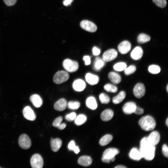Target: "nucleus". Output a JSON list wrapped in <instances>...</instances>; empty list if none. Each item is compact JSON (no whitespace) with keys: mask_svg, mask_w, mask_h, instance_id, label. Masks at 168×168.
I'll use <instances>...</instances> for the list:
<instances>
[{"mask_svg":"<svg viewBox=\"0 0 168 168\" xmlns=\"http://www.w3.org/2000/svg\"><path fill=\"white\" fill-rule=\"evenodd\" d=\"M62 142L58 138L53 139L51 138L50 145L52 150L54 152H57L61 147Z\"/></svg>","mask_w":168,"mask_h":168,"instance_id":"20","label":"nucleus"},{"mask_svg":"<svg viewBox=\"0 0 168 168\" xmlns=\"http://www.w3.org/2000/svg\"><path fill=\"white\" fill-rule=\"evenodd\" d=\"M134 96L137 98L142 97L145 93V88L144 85L142 83H138L134 86L133 89Z\"/></svg>","mask_w":168,"mask_h":168,"instance_id":"10","label":"nucleus"},{"mask_svg":"<svg viewBox=\"0 0 168 168\" xmlns=\"http://www.w3.org/2000/svg\"><path fill=\"white\" fill-rule=\"evenodd\" d=\"M83 59L85 61L86 65H88L90 64L91 62V58L89 56H85L83 58Z\"/></svg>","mask_w":168,"mask_h":168,"instance_id":"44","label":"nucleus"},{"mask_svg":"<svg viewBox=\"0 0 168 168\" xmlns=\"http://www.w3.org/2000/svg\"><path fill=\"white\" fill-rule=\"evenodd\" d=\"M69 78V75L67 72L61 71L55 74L53 77V81L57 84H60L67 81Z\"/></svg>","mask_w":168,"mask_h":168,"instance_id":"5","label":"nucleus"},{"mask_svg":"<svg viewBox=\"0 0 168 168\" xmlns=\"http://www.w3.org/2000/svg\"><path fill=\"white\" fill-rule=\"evenodd\" d=\"M86 86V85L85 82L81 79L76 80L72 84L73 89L77 91H82L84 89Z\"/></svg>","mask_w":168,"mask_h":168,"instance_id":"16","label":"nucleus"},{"mask_svg":"<svg viewBox=\"0 0 168 168\" xmlns=\"http://www.w3.org/2000/svg\"><path fill=\"white\" fill-rule=\"evenodd\" d=\"M30 163L33 168H42L44 164L42 157L38 154H35L32 156L30 159Z\"/></svg>","mask_w":168,"mask_h":168,"instance_id":"6","label":"nucleus"},{"mask_svg":"<svg viewBox=\"0 0 168 168\" xmlns=\"http://www.w3.org/2000/svg\"><path fill=\"white\" fill-rule=\"evenodd\" d=\"M148 70L150 73L153 74H156L160 72L161 69L158 66L152 65L149 67Z\"/></svg>","mask_w":168,"mask_h":168,"instance_id":"33","label":"nucleus"},{"mask_svg":"<svg viewBox=\"0 0 168 168\" xmlns=\"http://www.w3.org/2000/svg\"><path fill=\"white\" fill-rule=\"evenodd\" d=\"M144 110L142 109L139 107L137 106L134 113L140 115L142 114Z\"/></svg>","mask_w":168,"mask_h":168,"instance_id":"43","label":"nucleus"},{"mask_svg":"<svg viewBox=\"0 0 168 168\" xmlns=\"http://www.w3.org/2000/svg\"><path fill=\"white\" fill-rule=\"evenodd\" d=\"M99 99L102 104H108L110 101V98L106 94L102 93L99 96Z\"/></svg>","mask_w":168,"mask_h":168,"instance_id":"35","label":"nucleus"},{"mask_svg":"<svg viewBox=\"0 0 168 168\" xmlns=\"http://www.w3.org/2000/svg\"><path fill=\"white\" fill-rule=\"evenodd\" d=\"M138 124L141 128L146 131L153 130L156 125L154 119L150 115L145 116L141 118L139 121Z\"/></svg>","mask_w":168,"mask_h":168,"instance_id":"2","label":"nucleus"},{"mask_svg":"<svg viewBox=\"0 0 168 168\" xmlns=\"http://www.w3.org/2000/svg\"><path fill=\"white\" fill-rule=\"evenodd\" d=\"M128 155L131 159L136 161H139L142 158L139 150L136 148H133Z\"/></svg>","mask_w":168,"mask_h":168,"instance_id":"19","label":"nucleus"},{"mask_svg":"<svg viewBox=\"0 0 168 168\" xmlns=\"http://www.w3.org/2000/svg\"><path fill=\"white\" fill-rule=\"evenodd\" d=\"M76 117V114L75 112H72L67 114L65 117V119L69 121H72L75 120Z\"/></svg>","mask_w":168,"mask_h":168,"instance_id":"39","label":"nucleus"},{"mask_svg":"<svg viewBox=\"0 0 168 168\" xmlns=\"http://www.w3.org/2000/svg\"><path fill=\"white\" fill-rule=\"evenodd\" d=\"M166 91H167L168 92V85H167V86H166Z\"/></svg>","mask_w":168,"mask_h":168,"instance_id":"50","label":"nucleus"},{"mask_svg":"<svg viewBox=\"0 0 168 168\" xmlns=\"http://www.w3.org/2000/svg\"><path fill=\"white\" fill-rule=\"evenodd\" d=\"M162 152L163 155L166 157H168V148L167 145L164 144L162 147Z\"/></svg>","mask_w":168,"mask_h":168,"instance_id":"42","label":"nucleus"},{"mask_svg":"<svg viewBox=\"0 0 168 168\" xmlns=\"http://www.w3.org/2000/svg\"><path fill=\"white\" fill-rule=\"evenodd\" d=\"M127 65L124 62H119L115 64L113 66L114 69L117 71H122L125 70Z\"/></svg>","mask_w":168,"mask_h":168,"instance_id":"32","label":"nucleus"},{"mask_svg":"<svg viewBox=\"0 0 168 168\" xmlns=\"http://www.w3.org/2000/svg\"><path fill=\"white\" fill-rule=\"evenodd\" d=\"M149 143L151 145L155 146L157 145L160 140V135L158 132L154 131L152 132L147 137Z\"/></svg>","mask_w":168,"mask_h":168,"instance_id":"11","label":"nucleus"},{"mask_svg":"<svg viewBox=\"0 0 168 168\" xmlns=\"http://www.w3.org/2000/svg\"><path fill=\"white\" fill-rule=\"evenodd\" d=\"M150 37L144 34H141L137 38L138 42L140 44L144 43L149 41L150 40Z\"/></svg>","mask_w":168,"mask_h":168,"instance_id":"29","label":"nucleus"},{"mask_svg":"<svg viewBox=\"0 0 168 168\" xmlns=\"http://www.w3.org/2000/svg\"><path fill=\"white\" fill-rule=\"evenodd\" d=\"M68 147L69 150L73 151L76 154H78L80 152L79 147L75 145L73 141H71L68 145Z\"/></svg>","mask_w":168,"mask_h":168,"instance_id":"36","label":"nucleus"},{"mask_svg":"<svg viewBox=\"0 0 168 168\" xmlns=\"http://www.w3.org/2000/svg\"><path fill=\"white\" fill-rule=\"evenodd\" d=\"M93 54L95 56L99 55L100 52V50L97 47H94L92 49Z\"/></svg>","mask_w":168,"mask_h":168,"instance_id":"45","label":"nucleus"},{"mask_svg":"<svg viewBox=\"0 0 168 168\" xmlns=\"http://www.w3.org/2000/svg\"><path fill=\"white\" fill-rule=\"evenodd\" d=\"M30 99L33 105L36 108L40 107L42 105L43 101L42 99L37 94L32 95L30 96Z\"/></svg>","mask_w":168,"mask_h":168,"instance_id":"21","label":"nucleus"},{"mask_svg":"<svg viewBox=\"0 0 168 168\" xmlns=\"http://www.w3.org/2000/svg\"><path fill=\"white\" fill-rule=\"evenodd\" d=\"M114 115V112L110 109H106L102 112L100 117L102 120L105 121H108L112 119Z\"/></svg>","mask_w":168,"mask_h":168,"instance_id":"22","label":"nucleus"},{"mask_svg":"<svg viewBox=\"0 0 168 168\" xmlns=\"http://www.w3.org/2000/svg\"><path fill=\"white\" fill-rule=\"evenodd\" d=\"M125 96V92L122 91L120 92L117 95L113 98V102L116 104H119L124 99Z\"/></svg>","mask_w":168,"mask_h":168,"instance_id":"27","label":"nucleus"},{"mask_svg":"<svg viewBox=\"0 0 168 168\" xmlns=\"http://www.w3.org/2000/svg\"><path fill=\"white\" fill-rule=\"evenodd\" d=\"M136 107V105L134 102H129L124 105L123 110L125 114H130L134 113Z\"/></svg>","mask_w":168,"mask_h":168,"instance_id":"14","label":"nucleus"},{"mask_svg":"<svg viewBox=\"0 0 168 168\" xmlns=\"http://www.w3.org/2000/svg\"><path fill=\"white\" fill-rule=\"evenodd\" d=\"M80 26L84 30L91 32H95L97 29L95 24L88 20L82 21L80 23Z\"/></svg>","mask_w":168,"mask_h":168,"instance_id":"9","label":"nucleus"},{"mask_svg":"<svg viewBox=\"0 0 168 168\" xmlns=\"http://www.w3.org/2000/svg\"><path fill=\"white\" fill-rule=\"evenodd\" d=\"M115 168H126V167L125 166L122 165H119L115 166Z\"/></svg>","mask_w":168,"mask_h":168,"instance_id":"48","label":"nucleus"},{"mask_svg":"<svg viewBox=\"0 0 168 168\" xmlns=\"http://www.w3.org/2000/svg\"><path fill=\"white\" fill-rule=\"evenodd\" d=\"M73 0H64L63 2V4L65 6L69 5L72 2Z\"/></svg>","mask_w":168,"mask_h":168,"instance_id":"46","label":"nucleus"},{"mask_svg":"<svg viewBox=\"0 0 168 168\" xmlns=\"http://www.w3.org/2000/svg\"><path fill=\"white\" fill-rule=\"evenodd\" d=\"M131 43L128 41H124L120 43L118 47L119 52L122 54H125L128 53L131 49Z\"/></svg>","mask_w":168,"mask_h":168,"instance_id":"13","label":"nucleus"},{"mask_svg":"<svg viewBox=\"0 0 168 168\" xmlns=\"http://www.w3.org/2000/svg\"><path fill=\"white\" fill-rule=\"evenodd\" d=\"M85 79L87 82L92 85L96 84L99 81V78L97 76L90 73L86 74Z\"/></svg>","mask_w":168,"mask_h":168,"instance_id":"18","label":"nucleus"},{"mask_svg":"<svg viewBox=\"0 0 168 168\" xmlns=\"http://www.w3.org/2000/svg\"><path fill=\"white\" fill-rule=\"evenodd\" d=\"M136 70L135 66L131 65L124 70V73L125 75H128L134 73Z\"/></svg>","mask_w":168,"mask_h":168,"instance_id":"37","label":"nucleus"},{"mask_svg":"<svg viewBox=\"0 0 168 168\" xmlns=\"http://www.w3.org/2000/svg\"><path fill=\"white\" fill-rule=\"evenodd\" d=\"M18 144L20 146L24 149H29L31 145L30 138L27 135L25 134H22L19 137Z\"/></svg>","mask_w":168,"mask_h":168,"instance_id":"7","label":"nucleus"},{"mask_svg":"<svg viewBox=\"0 0 168 168\" xmlns=\"http://www.w3.org/2000/svg\"><path fill=\"white\" fill-rule=\"evenodd\" d=\"M113 139L112 136L110 134H106L102 137L99 141L100 144L102 146L107 145Z\"/></svg>","mask_w":168,"mask_h":168,"instance_id":"28","label":"nucleus"},{"mask_svg":"<svg viewBox=\"0 0 168 168\" xmlns=\"http://www.w3.org/2000/svg\"><path fill=\"white\" fill-rule=\"evenodd\" d=\"M4 3L8 6H11L14 5L17 0H3Z\"/></svg>","mask_w":168,"mask_h":168,"instance_id":"41","label":"nucleus"},{"mask_svg":"<svg viewBox=\"0 0 168 168\" xmlns=\"http://www.w3.org/2000/svg\"><path fill=\"white\" fill-rule=\"evenodd\" d=\"M155 147L148 142L147 137L143 138L140 142L139 151L142 158L148 161L152 160L155 156Z\"/></svg>","mask_w":168,"mask_h":168,"instance_id":"1","label":"nucleus"},{"mask_svg":"<svg viewBox=\"0 0 168 168\" xmlns=\"http://www.w3.org/2000/svg\"><path fill=\"white\" fill-rule=\"evenodd\" d=\"M80 103L77 101H69L67 104L68 107L72 110H77L80 106Z\"/></svg>","mask_w":168,"mask_h":168,"instance_id":"34","label":"nucleus"},{"mask_svg":"<svg viewBox=\"0 0 168 168\" xmlns=\"http://www.w3.org/2000/svg\"><path fill=\"white\" fill-rule=\"evenodd\" d=\"M108 77L110 80L115 84H118L121 81L120 76L119 74L114 72H110L108 74Z\"/></svg>","mask_w":168,"mask_h":168,"instance_id":"24","label":"nucleus"},{"mask_svg":"<svg viewBox=\"0 0 168 168\" xmlns=\"http://www.w3.org/2000/svg\"><path fill=\"white\" fill-rule=\"evenodd\" d=\"M119 153V151L116 148H110L107 149L103 153L102 161L105 163H110L112 159Z\"/></svg>","mask_w":168,"mask_h":168,"instance_id":"3","label":"nucleus"},{"mask_svg":"<svg viewBox=\"0 0 168 168\" xmlns=\"http://www.w3.org/2000/svg\"><path fill=\"white\" fill-rule=\"evenodd\" d=\"M22 113L24 117L27 120L34 121L36 119V115L30 106L25 107L23 110Z\"/></svg>","mask_w":168,"mask_h":168,"instance_id":"12","label":"nucleus"},{"mask_svg":"<svg viewBox=\"0 0 168 168\" xmlns=\"http://www.w3.org/2000/svg\"><path fill=\"white\" fill-rule=\"evenodd\" d=\"M63 120V118L62 116H59L56 118L53 123V126L57 127L61 124Z\"/></svg>","mask_w":168,"mask_h":168,"instance_id":"40","label":"nucleus"},{"mask_svg":"<svg viewBox=\"0 0 168 168\" xmlns=\"http://www.w3.org/2000/svg\"><path fill=\"white\" fill-rule=\"evenodd\" d=\"M67 101L63 98L58 100L55 103L54 107L55 109L58 111H62L66 109L67 106Z\"/></svg>","mask_w":168,"mask_h":168,"instance_id":"17","label":"nucleus"},{"mask_svg":"<svg viewBox=\"0 0 168 168\" xmlns=\"http://www.w3.org/2000/svg\"><path fill=\"white\" fill-rule=\"evenodd\" d=\"M86 117L84 114H80L76 117L74 123L77 125H80L84 124L86 120Z\"/></svg>","mask_w":168,"mask_h":168,"instance_id":"30","label":"nucleus"},{"mask_svg":"<svg viewBox=\"0 0 168 168\" xmlns=\"http://www.w3.org/2000/svg\"><path fill=\"white\" fill-rule=\"evenodd\" d=\"M63 65L64 68L70 72H76L79 67L77 62L68 59H66L63 61Z\"/></svg>","mask_w":168,"mask_h":168,"instance_id":"4","label":"nucleus"},{"mask_svg":"<svg viewBox=\"0 0 168 168\" xmlns=\"http://www.w3.org/2000/svg\"><path fill=\"white\" fill-rule=\"evenodd\" d=\"M92 162L91 157L87 156H82L80 157L78 160V163L80 165L88 166H90Z\"/></svg>","mask_w":168,"mask_h":168,"instance_id":"23","label":"nucleus"},{"mask_svg":"<svg viewBox=\"0 0 168 168\" xmlns=\"http://www.w3.org/2000/svg\"><path fill=\"white\" fill-rule=\"evenodd\" d=\"M153 2L157 6L161 7H165L166 5V0H152Z\"/></svg>","mask_w":168,"mask_h":168,"instance_id":"38","label":"nucleus"},{"mask_svg":"<svg viewBox=\"0 0 168 168\" xmlns=\"http://www.w3.org/2000/svg\"><path fill=\"white\" fill-rule=\"evenodd\" d=\"M104 61L99 57L96 58L93 64V68L95 71H100L105 65Z\"/></svg>","mask_w":168,"mask_h":168,"instance_id":"25","label":"nucleus"},{"mask_svg":"<svg viewBox=\"0 0 168 168\" xmlns=\"http://www.w3.org/2000/svg\"><path fill=\"white\" fill-rule=\"evenodd\" d=\"M66 127V124L65 123L61 124L57 128L60 130H63Z\"/></svg>","mask_w":168,"mask_h":168,"instance_id":"47","label":"nucleus"},{"mask_svg":"<svg viewBox=\"0 0 168 168\" xmlns=\"http://www.w3.org/2000/svg\"><path fill=\"white\" fill-rule=\"evenodd\" d=\"M143 54V51L140 46L136 47L131 52L130 55L131 58L134 60L140 59Z\"/></svg>","mask_w":168,"mask_h":168,"instance_id":"15","label":"nucleus"},{"mask_svg":"<svg viewBox=\"0 0 168 168\" xmlns=\"http://www.w3.org/2000/svg\"><path fill=\"white\" fill-rule=\"evenodd\" d=\"M117 52L114 49H110L106 51L103 54L102 59L105 62H110L117 57Z\"/></svg>","mask_w":168,"mask_h":168,"instance_id":"8","label":"nucleus"},{"mask_svg":"<svg viewBox=\"0 0 168 168\" xmlns=\"http://www.w3.org/2000/svg\"><path fill=\"white\" fill-rule=\"evenodd\" d=\"M166 124L167 126H168V118L167 119L166 122Z\"/></svg>","mask_w":168,"mask_h":168,"instance_id":"49","label":"nucleus"},{"mask_svg":"<svg viewBox=\"0 0 168 168\" xmlns=\"http://www.w3.org/2000/svg\"><path fill=\"white\" fill-rule=\"evenodd\" d=\"M1 167H0V168H1Z\"/></svg>","mask_w":168,"mask_h":168,"instance_id":"51","label":"nucleus"},{"mask_svg":"<svg viewBox=\"0 0 168 168\" xmlns=\"http://www.w3.org/2000/svg\"><path fill=\"white\" fill-rule=\"evenodd\" d=\"M104 89L107 91L111 93H115L118 90V88L115 85L109 83L105 85Z\"/></svg>","mask_w":168,"mask_h":168,"instance_id":"31","label":"nucleus"},{"mask_svg":"<svg viewBox=\"0 0 168 168\" xmlns=\"http://www.w3.org/2000/svg\"><path fill=\"white\" fill-rule=\"evenodd\" d=\"M86 104L88 108L93 110L96 109L97 106L96 100L93 96H90L87 98Z\"/></svg>","mask_w":168,"mask_h":168,"instance_id":"26","label":"nucleus"}]
</instances>
